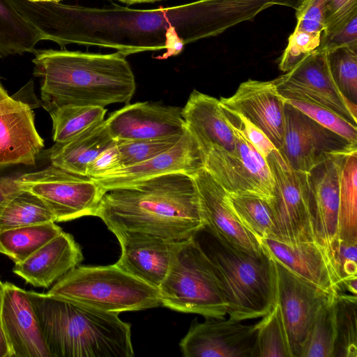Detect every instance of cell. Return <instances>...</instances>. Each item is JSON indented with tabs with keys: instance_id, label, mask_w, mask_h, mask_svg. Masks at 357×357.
<instances>
[{
	"instance_id": "obj_1",
	"label": "cell",
	"mask_w": 357,
	"mask_h": 357,
	"mask_svg": "<svg viewBox=\"0 0 357 357\" xmlns=\"http://www.w3.org/2000/svg\"><path fill=\"white\" fill-rule=\"evenodd\" d=\"M31 20L45 40L61 47L98 46L116 49L126 56L165 49L158 58L166 59L179 54L186 44L221 33L216 0L148 10L36 3Z\"/></svg>"
},
{
	"instance_id": "obj_2",
	"label": "cell",
	"mask_w": 357,
	"mask_h": 357,
	"mask_svg": "<svg viewBox=\"0 0 357 357\" xmlns=\"http://www.w3.org/2000/svg\"><path fill=\"white\" fill-rule=\"evenodd\" d=\"M95 216L111 231L126 230L182 241L204 227L190 175L169 173L104 192Z\"/></svg>"
},
{
	"instance_id": "obj_3",
	"label": "cell",
	"mask_w": 357,
	"mask_h": 357,
	"mask_svg": "<svg viewBox=\"0 0 357 357\" xmlns=\"http://www.w3.org/2000/svg\"><path fill=\"white\" fill-rule=\"evenodd\" d=\"M33 75L40 79L47 112L66 105L128 104L136 89L132 68L119 52L98 54L67 50H35Z\"/></svg>"
},
{
	"instance_id": "obj_4",
	"label": "cell",
	"mask_w": 357,
	"mask_h": 357,
	"mask_svg": "<svg viewBox=\"0 0 357 357\" xmlns=\"http://www.w3.org/2000/svg\"><path fill=\"white\" fill-rule=\"evenodd\" d=\"M51 357H132L131 326L106 312L27 291Z\"/></svg>"
},
{
	"instance_id": "obj_5",
	"label": "cell",
	"mask_w": 357,
	"mask_h": 357,
	"mask_svg": "<svg viewBox=\"0 0 357 357\" xmlns=\"http://www.w3.org/2000/svg\"><path fill=\"white\" fill-rule=\"evenodd\" d=\"M193 238L209 259L220 282L229 318L245 321L262 317L276 302L273 259L238 249L206 227Z\"/></svg>"
},
{
	"instance_id": "obj_6",
	"label": "cell",
	"mask_w": 357,
	"mask_h": 357,
	"mask_svg": "<svg viewBox=\"0 0 357 357\" xmlns=\"http://www.w3.org/2000/svg\"><path fill=\"white\" fill-rule=\"evenodd\" d=\"M47 294L115 314L162 305L158 289L127 273L115 264L77 266L56 282Z\"/></svg>"
},
{
	"instance_id": "obj_7",
	"label": "cell",
	"mask_w": 357,
	"mask_h": 357,
	"mask_svg": "<svg viewBox=\"0 0 357 357\" xmlns=\"http://www.w3.org/2000/svg\"><path fill=\"white\" fill-rule=\"evenodd\" d=\"M158 291L162 305L173 310L219 319L227 314L220 282L193 237L180 241Z\"/></svg>"
},
{
	"instance_id": "obj_8",
	"label": "cell",
	"mask_w": 357,
	"mask_h": 357,
	"mask_svg": "<svg viewBox=\"0 0 357 357\" xmlns=\"http://www.w3.org/2000/svg\"><path fill=\"white\" fill-rule=\"evenodd\" d=\"M273 181L268 202L273 219L269 237L286 243L315 241L309 208L307 173L291 168L278 149L266 158Z\"/></svg>"
},
{
	"instance_id": "obj_9",
	"label": "cell",
	"mask_w": 357,
	"mask_h": 357,
	"mask_svg": "<svg viewBox=\"0 0 357 357\" xmlns=\"http://www.w3.org/2000/svg\"><path fill=\"white\" fill-rule=\"evenodd\" d=\"M23 190L42 199L53 213L56 222L84 216H95L104 191L96 181L55 165L22 174Z\"/></svg>"
},
{
	"instance_id": "obj_10",
	"label": "cell",
	"mask_w": 357,
	"mask_h": 357,
	"mask_svg": "<svg viewBox=\"0 0 357 357\" xmlns=\"http://www.w3.org/2000/svg\"><path fill=\"white\" fill-rule=\"evenodd\" d=\"M230 124L236 137L234 150L211 148L205 156L204 169L228 194L255 196L268 202L273 181L267 162L241 129Z\"/></svg>"
},
{
	"instance_id": "obj_11",
	"label": "cell",
	"mask_w": 357,
	"mask_h": 357,
	"mask_svg": "<svg viewBox=\"0 0 357 357\" xmlns=\"http://www.w3.org/2000/svg\"><path fill=\"white\" fill-rule=\"evenodd\" d=\"M273 81L284 99L324 107L357 126V105L349 100L336 85L328 65L327 50L317 49Z\"/></svg>"
},
{
	"instance_id": "obj_12",
	"label": "cell",
	"mask_w": 357,
	"mask_h": 357,
	"mask_svg": "<svg viewBox=\"0 0 357 357\" xmlns=\"http://www.w3.org/2000/svg\"><path fill=\"white\" fill-rule=\"evenodd\" d=\"M356 150L357 145L284 100L283 139L278 151L291 168L308 173L333 155Z\"/></svg>"
},
{
	"instance_id": "obj_13",
	"label": "cell",
	"mask_w": 357,
	"mask_h": 357,
	"mask_svg": "<svg viewBox=\"0 0 357 357\" xmlns=\"http://www.w3.org/2000/svg\"><path fill=\"white\" fill-rule=\"evenodd\" d=\"M273 260L275 272L276 303L281 309L293 357H301L319 309L334 293L323 290L300 278L280 262Z\"/></svg>"
},
{
	"instance_id": "obj_14",
	"label": "cell",
	"mask_w": 357,
	"mask_h": 357,
	"mask_svg": "<svg viewBox=\"0 0 357 357\" xmlns=\"http://www.w3.org/2000/svg\"><path fill=\"white\" fill-rule=\"evenodd\" d=\"M257 325L229 318L195 321L181 340L185 357H255Z\"/></svg>"
},
{
	"instance_id": "obj_15",
	"label": "cell",
	"mask_w": 357,
	"mask_h": 357,
	"mask_svg": "<svg viewBox=\"0 0 357 357\" xmlns=\"http://www.w3.org/2000/svg\"><path fill=\"white\" fill-rule=\"evenodd\" d=\"M199 199L204 226L235 248L255 256L266 254L261 241L241 222L229 205L227 192L202 169L192 176Z\"/></svg>"
},
{
	"instance_id": "obj_16",
	"label": "cell",
	"mask_w": 357,
	"mask_h": 357,
	"mask_svg": "<svg viewBox=\"0 0 357 357\" xmlns=\"http://www.w3.org/2000/svg\"><path fill=\"white\" fill-rule=\"evenodd\" d=\"M181 112L179 107L138 102L126 104L105 122L116 141L180 137L187 130Z\"/></svg>"
},
{
	"instance_id": "obj_17",
	"label": "cell",
	"mask_w": 357,
	"mask_h": 357,
	"mask_svg": "<svg viewBox=\"0 0 357 357\" xmlns=\"http://www.w3.org/2000/svg\"><path fill=\"white\" fill-rule=\"evenodd\" d=\"M43 147L29 105L9 96L0 83V167L33 166Z\"/></svg>"
},
{
	"instance_id": "obj_18",
	"label": "cell",
	"mask_w": 357,
	"mask_h": 357,
	"mask_svg": "<svg viewBox=\"0 0 357 357\" xmlns=\"http://www.w3.org/2000/svg\"><path fill=\"white\" fill-rule=\"evenodd\" d=\"M121 254L115 264L133 277L158 289L166 277L180 241L126 230L112 231Z\"/></svg>"
},
{
	"instance_id": "obj_19",
	"label": "cell",
	"mask_w": 357,
	"mask_h": 357,
	"mask_svg": "<svg viewBox=\"0 0 357 357\" xmlns=\"http://www.w3.org/2000/svg\"><path fill=\"white\" fill-rule=\"evenodd\" d=\"M225 109L241 114L263 131L276 149L282 142L284 127V100L273 81L248 79L234 95L221 98Z\"/></svg>"
},
{
	"instance_id": "obj_20",
	"label": "cell",
	"mask_w": 357,
	"mask_h": 357,
	"mask_svg": "<svg viewBox=\"0 0 357 357\" xmlns=\"http://www.w3.org/2000/svg\"><path fill=\"white\" fill-rule=\"evenodd\" d=\"M3 284L0 324L10 357H51L27 291Z\"/></svg>"
},
{
	"instance_id": "obj_21",
	"label": "cell",
	"mask_w": 357,
	"mask_h": 357,
	"mask_svg": "<svg viewBox=\"0 0 357 357\" xmlns=\"http://www.w3.org/2000/svg\"><path fill=\"white\" fill-rule=\"evenodd\" d=\"M205 157L188 130L169 150L140 163L123 167L103 177L94 178L105 192L156 176L181 172L192 176L204 168Z\"/></svg>"
},
{
	"instance_id": "obj_22",
	"label": "cell",
	"mask_w": 357,
	"mask_h": 357,
	"mask_svg": "<svg viewBox=\"0 0 357 357\" xmlns=\"http://www.w3.org/2000/svg\"><path fill=\"white\" fill-rule=\"evenodd\" d=\"M344 155H333L307 173L309 208L315 241L328 252L331 244L338 239L340 167Z\"/></svg>"
},
{
	"instance_id": "obj_23",
	"label": "cell",
	"mask_w": 357,
	"mask_h": 357,
	"mask_svg": "<svg viewBox=\"0 0 357 357\" xmlns=\"http://www.w3.org/2000/svg\"><path fill=\"white\" fill-rule=\"evenodd\" d=\"M261 243L271 258L300 278L327 292H344L328 251L316 241L286 243L264 238Z\"/></svg>"
},
{
	"instance_id": "obj_24",
	"label": "cell",
	"mask_w": 357,
	"mask_h": 357,
	"mask_svg": "<svg viewBox=\"0 0 357 357\" xmlns=\"http://www.w3.org/2000/svg\"><path fill=\"white\" fill-rule=\"evenodd\" d=\"M82 259L79 245L72 235L62 231L24 261L15 263L13 272L34 287L48 288Z\"/></svg>"
},
{
	"instance_id": "obj_25",
	"label": "cell",
	"mask_w": 357,
	"mask_h": 357,
	"mask_svg": "<svg viewBox=\"0 0 357 357\" xmlns=\"http://www.w3.org/2000/svg\"><path fill=\"white\" fill-rule=\"evenodd\" d=\"M181 114L204 157L214 146L234 150L236 137L218 99L193 90Z\"/></svg>"
},
{
	"instance_id": "obj_26",
	"label": "cell",
	"mask_w": 357,
	"mask_h": 357,
	"mask_svg": "<svg viewBox=\"0 0 357 357\" xmlns=\"http://www.w3.org/2000/svg\"><path fill=\"white\" fill-rule=\"evenodd\" d=\"M116 142L104 120L68 141L55 142L45 153L51 165L86 176L88 165Z\"/></svg>"
},
{
	"instance_id": "obj_27",
	"label": "cell",
	"mask_w": 357,
	"mask_h": 357,
	"mask_svg": "<svg viewBox=\"0 0 357 357\" xmlns=\"http://www.w3.org/2000/svg\"><path fill=\"white\" fill-rule=\"evenodd\" d=\"M338 238L357 243V150L344 154L341 159Z\"/></svg>"
},
{
	"instance_id": "obj_28",
	"label": "cell",
	"mask_w": 357,
	"mask_h": 357,
	"mask_svg": "<svg viewBox=\"0 0 357 357\" xmlns=\"http://www.w3.org/2000/svg\"><path fill=\"white\" fill-rule=\"evenodd\" d=\"M40 33L9 3L0 0V57L33 53Z\"/></svg>"
},
{
	"instance_id": "obj_29",
	"label": "cell",
	"mask_w": 357,
	"mask_h": 357,
	"mask_svg": "<svg viewBox=\"0 0 357 357\" xmlns=\"http://www.w3.org/2000/svg\"><path fill=\"white\" fill-rule=\"evenodd\" d=\"M61 231L55 222L0 231V253L7 255L15 264L22 261Z\"/></svg>"
},
{
	"instance_id": "obj_30",
	"label": "cell",
	"mask_w": 357,
	"mask_h": 357,
	"mask_svg": "<svg viewBox=\"0 0 357 357\" xmlns=\"http://www.w3.org/2000/svg\"><path fill=\"white\" fill-rule=\"evenodd\" d=\"M52 120V139L64 142L102 122L107 109L99 106L66 105L48 112Z\"/></svg>"
},
{
	"instance_id": "obj_31",
	"label": "cell",
	"mask_w": 357,
	"mask_h": 357,
	"mask_svg": "<svg viewBox=\"0 0 357 357\" xmlns=\"http://www.w3.org/2000/svg\"><path fill=\"white\" fill-rule=\"evenodd\" d=\"M47 222H56L50 208L39 197L22 189L5 206L0 231Z\"/></svg>"
},
{
	"instance_id": "obj_32",
	"label": "cell",
	"mask_w": 357,
	"mask_h": 357,
	"mask_svg": "<svg viewBox=\"0 0 357 357\" xmlns=\"http://www.w3.org/2000/svg\"><path fill=\"white\" fill-rule=\"evenodd\" d=\"M330 295L322 303L303 345L301 357H333L336 336V296Z\"/></svg>"
},
{
	"instance_id": "obj_33",
	"label": "cell",
	"mask_w": 357,
	"mask_h": 357,
	"mask_svg": "<svg viewBox=\"0 0 357 357\" xmlns=\"http://www.w3.org/2000/svg\"><path fill=\"white\" fill-rule=\"evenodd\" d=\"M256 325L255 357H293L281 309L276 302Z\"/></svg>"
},
{
	"instance_id": "obj_34",
	"label": "cell",
	"mask_w": 357,
	"mask_h": 357,
	"mask_svg": "<svg viewBox=\"0 0 357 357\" xmlns=\"http://www.w3.org/2000/svg\"><path fill=\"white\" fill-rule=\"evenodd\" d=\"M336 336L333 357L357 356V297L338 293L336 296Z\"/></svg>"
},
{
	"instance_id": "obj_35",
	"label": "cell",
	"mask_w": 357,
	"mask_h": 357,
	"mask_svg": "<svg viewBox=\"0 0 357 357\" xmlns=\"http://www.w3.org/2000/svg\"><path fill=\"white\" fill-rule=\"evenodd\" d=\"M228 201L243 225L260 241L271 236L273 219L268 201L255 196L230 194Z\"/></svg>"
},
{
	"instance_id": "obj_36",
	"label": "cell",
	"mask_w": 357,
	"mask_h": 357,
	"mask_svg": "<svg viewBox=\"0 0 357 357\" xmlns=\"http://www.w3.org/2000/svg\"><path fill=\"white\" fill-rule=\"evenodd\" d=\"M333 78L342 93L357 102V45L342 46L327 50Z\"/></svg>"
},
{
	"instance_id": "obj_37",
	"label": "cell",
	"mask_w": 357,
	"mask_h": 357,
	"mask_svg": "<svg viewBox=\"0 0 357 357\" xmlns=\"http://www.w3.org/2000/svg\"><path fill=\"white\" fill-rule=\"evenodd\" d=\"M182 136L153 139L117 141L123 167L142 162L169 150L180 140Z\"/></svg>"
},
{
	"instance_id": "obj_38",
	"label": "cell",
	"mask_w": 357,
	"mask_h": 357,
	"mask_svg": "<svg viewBox=\"0 0 357 357\" xmlns=\"http://www.w3.org/2000/svg\"><path fill=\"white\" fill-rule=\"evenodd\" d=\"M284 100L321 126L345 138L351 144L357 145L356 125L324 107L298 100Z\"/></svg>"
},
{
	"instance_id": "obj_39",
	"label": "cell",
	"mask_w": 357,
	"mask_h": 357,
	"mask_svg": "<svg viewBox=\"0 0 357 357\" xmlns=\"http://www.w3.org/2000/svg\"><path fill=\"white\" fill-rule=\"evenodd\" d=\"M347 45H357V9L324 25L318 49L329 50Z\"/></svg>"
},
{
	"instance_id": "obj_40",
	"label": "cell",
	"mask_w": 357,
	"mask_h": 357,
	"mask_svg": "<svg viewBox=\"0 0 357 357\" xmlns=\"http://www.w3.org/2000/svg\"><path fill=\"white\" fill-rule=\"evenodd\" d=\"M321 43V33L305 31L295 27L279 63L280 69L288 72L302 59L317 50Z\"/></svg>"
},
{
	"instance_id": "obj_41",
	"label": "cell",
	"mask_w": 357,
	"mask_h": 357,
	"mask_svg": "<svg viewBox=\"0 0 357 357\" xmlns=\"http://www.w3.org/2000/svg\"><path fill=\"white\" fill-rule=\"evenodd\" d=\"M356 252L357 243H347L339 238L329 248V256L342 288L348 281L357 278Z\"/></svg>"
},
{
	"instance_id": "obj_42",
	"label": "cell",
	"mask_w": 357,
	"mask_h": 357,
	"mask_svg": "<svg viewBox=\"0 0 357 357\" xmlns=\"http://www.w3.org/2000/svg\"><path fill=\"white\" fill-rule=\"evenodd\" d=\"M222 109L229 121L241 129L248 141L266 159L275 147L265 133L245 117L231 112L224 107Z\"/></svg>"
},
{
	"instance_id": "obj_43",
	"label": "cell",
	"mask_w": 357,
	"mask_h": 357,
	"mask_svg": "<svg viewBox=\"0 0 357 357\" xmlns=\"http://www.w3.org/2000/svg\"><path fill=\"white\" fill-rule=\"evenodd\" d=\"M325 0H300L296 9V28L314 33L324 29L323 6Z\"/></svg>"
},
{
	"instance_id": "obj_44",
	"label": "cell",
	"mask_w": 357,
	"mask_h": 357,
	"mask_svg": "<svg viewBox=\"0 0 357 357\" xmlns=\"http://www.w3.org/2000/svg\"><path fill=\"white\" fill-rule=\"evenodd\" d=\"M123 167L117 142L101 152L87 167L86 175L98 178Z\"/></svg>"
},
{
	"instance_id": "obj_45",
	"label": "cell",
	"mask_w": 357,
	"mask_h": 357,
	"mask_svg": "<svg viewBox=\"0 0 357 357\" xmlns=\"http://www.w3.org/2000/svg\"><path fill=\"white\" fill-rule=\"evenodd\" d=\"M357 8V0H325L323 6L324 26L331 20Z\"/></svg>"
},
{
	"instance_id": "obj_46",
	"label": "cell",
	"mask_w": 357,
	"mask_h": 357,
	"mask_svg": "<svg viewBox=\"0 0 357 357\" xmlns=\"http://www.w3.org/2000/svg\"><path fill=\"white\" fill-rule=\"evenodd\" d=\"M21 190L19 176L0 174V217L8 202Z\"/></svg>"
},
{
	"instance_id": "obj_47",
	"label": "cell",
	"mask_w": 357,
	"mask_h": 357,
	"mask_svg": "<svg viewBox=\"0 0 357 357\" xmlns=\"http://www.w3.org/2000/svg\"><path fill=\"white\" fill-rule=\"evenodd\" d=\"M0 357H10L9 347L0 324Z\"/></svg>"
},
{
	"instance_id": "obj_48",
	"label": "cell",
	"mask_w": 357,
	"mask_h": 357,
	"mask_svg": "<svg viewBox=\"0 0 357 357\" xmlns=\"http://www.w3.org/2000/svg\"><path fill=\"white\" fill-rule=\"evenodd\" d=\"M123 3L128 4L137 3H147V2H155L161 0H118Z\"/></svg>"
},
{
	"instance_id": "obj_49",
	"label": "cell",
	"mask_w": 357,
	"mask_h": 357,
	"mask_svg": "<svg viewBox=\"0 0 357 357\" xmlns=\"http://www.w3.org/2000/svg\"><path fill=\"white\" fill-rule=\"evenodd\" d=\"M31 2H40V3H60L62 0H29Z\"/></svg>"
},
{
	"instance_id": "obj_50",
	"label": "cell",
	"mask_w": 357,
	"mask_h": 357,
	"mask_svg": "<svg viewBox=\"0 0 357 357\" xmlns=\"http://www.w3.org/2000/svg\"><path fill=\"white\" fill-rule=\"evenodd\" d=\"M3 282H2L0 280V307H1V298H2V294H3Z\"/></svg>"
},
{
	"instance_id": "obj_51",
	"label": "cell",
	"mask_w": 357,
	"mask_h": 357,
	"mask_svg": "<svg viewBox=\"0 0 357 357\" xmlns=\"http://www.w3.org/2000/svg\"><path fill=\"white\" fill-rule=\"evenodd\" d=\"M0 80H1V76H0Z\"/></svg>"
}]
</instances>
